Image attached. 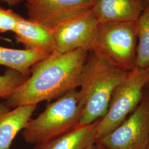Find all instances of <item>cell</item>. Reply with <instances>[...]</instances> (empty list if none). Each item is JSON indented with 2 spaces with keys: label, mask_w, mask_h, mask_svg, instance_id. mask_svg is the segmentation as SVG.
Wrapping results in <instances>:
<instances>
[{
  "label": "cell",
  "mask_w": 149,
  "mask_h": 149,
  "mask_svg": "<svg viewBox=\"0 0 149 149\" xmlns=\"http://www.w3.org/2000/svg\"><path fill=\"white\" fill-rule=\"evenodd\" d=\"M89 52L77 49L65 53L54 51L35 64L26 81L3 102L11 109L56 100L79 87Z\"/></svg>",
  "instance_id": "obj_1"
},
{
  "label": "cell",
  "mask_w": 149,
  "mask_h": 149,
  "mask_svg": "<svg viewBox=\"0 0 149 149\" xmlns=\"http://www.w3.org/2000/svg\"><path fill=\"white\" fill-rule=\"evenodd\" d=\"M128 72L89 52L80 76L77 93L81 111L79 124H90L106 115L113 91Z\"/></svg>",
  "instance_id": "obj_2"
},
{
  "label": "cell",
  "mask_w": 149,
  "mask_h": 149,
  "mask_svg": "<svg viewBox=\"0 0 149 149\" xmlns=\"http://www.w3.org/2000/svg\"><path fill=\"white\" fill-rule=\"evenodd\" d=\"M78 90L74 89L49 103L37 117L31 119L22 131V138L31 145H37L68 133L79 122L81 111Z\"/></svg>",
  "instance_id": "obj_3"
},
{
  "label": "cell",
  "mask_w": 149,
  "mask_h": 149,
  "mask_svg": "<svg viewBox=\"0 0 149 149\" xmlns=\"http://www.w3.org/2000/svg\"><path fill=\"white\" fill-rule=\"evenodd\" d=\"M136 21L99 23L91 52L119 69L130 71L136 66Z\"/></svg>",
  "instance_id": "obj_4"
},
{
  "label": "cell",
  "mask_w": 149,
  "mask_h": 149,
  "mask_svg": "<svg viewBox=\"0 0 149 149\" xmlns=\"http://www.w3.org/2000/svg\"><path fill=\"white\" fill-rule=\"evenodd\" d=\"M149 83V68H135L129 71L113 91L107 112L96 127L95 141L111 133L133 112L141 101L145 87Z\"/></svg>",
  "instance_id": "obj_5"
},
{
  "label": "cell",
  "mask_w": 149,
  "mask_h": 149,
  "mask_svg": "<svg viewBox=\"0 0 149 149\" xmlns=\"http://www.w3.org/2000/svg\"><path fill=\"white\" fill-rule=\"evenodd\" d=\"M103 149H146L149 146V91L138 106L111 133L97 140Z\"/></svg>",
  "instance_id": "obj_6"
},
{
  "label": "cell",
  "mask_w": 149,
  "mask_h": 149,
  "mask_svg": "<svg viewBox=\"0 0 149 149\" xmlns=\"http://www.w3.org/2000/svg\"><path fill=\"white\" fill-rule=\"evenodd\" d=\"M99 23L92 9H87L71 16L52 30L55 50L65 53L77 49L91 52L98 33Z\"/></svg>",
  "instance_id": "obj_7"
},
{
  "label": "cell",
  "mask_w": 149,
  "mask_h": 149,
  "mask_svg": "<svg viewBox=\"0 0 149 149\" xmlns=\"http://www.w3.org/2000/svg\"><path fill=\"white\" fill-rule=\"evenodd\" d=\"M93 0H28L29 19L50 30L71 16L92 8Z\"/></svg>",
  "instance_id": "obj_8"
},
{
  "label": "cell",
  "mask_w": 149,
  "mask_h": 149,
  "mask_svg": "<svg viewBox=\"0 0 149 149\" xmlns=\"http://www.w3.org/2000/svg\"><path fill=\"white\" fill-rule=\"evenodd\" d=\"M92 10L99 23L136 21L145 9L141 0H93Z\"/></svg>",
  "instance_id": "obj_9"
},
{
  "label": "cell",
  "mask_w": 149,
  "mask_h": 149,
  "mask_svg": "<svg viewBox=\"0 0 149 149\" xmlns=\"http://www.w3.org/2000/svg\"><path fill=\"white\" fill-rule=\"evenodd\" d=\"M37 105L18 107L11 109L0 103V149H11L13 139L27 126Z\"/></svg>",
  "instance_id": "obj_10"
},
{
  "label": "cell",
  "mask_w": 149,
  "mask_h": 149,
  "mask_svg": "<svg viewBox=\"0 0 149 149\" xmlns=\"http://www.w3.org/2000/svg\"><path fill=\"white\" fill-rule=\"evenodd\" d=\"M17 43L26 49L43 51L51 54L55 50L52 31L37 22L22 17L13 31Z\"/></svg>",
  "instance_id": "obj_11"
},
{
  "label": "cell",
  "mask_w": 149,
  "mask_h": 149,
  "mask_svg": "<svg viewBox=\"0 0 149 149\" xmlns=\"http://www.w3.org/2000/svg\"><path fill=\"white\" fill-rule=\"evenodd\" d=\"M100 119L87 125L78 124L58 138L34 145L33 149H85L95 143V130Z\"/></svg>",
  "instance_id": "obj_12"
},
{
  "label": "cell",
  "mask_w": 149,
  "mask_h": 149,
  "mask_svg": "<svg viewBox=\"0 0 149 149\" xmlns=\"http://www.w3.org/2000/svg\"><path fill=\"white\" fill-rule=\"evenodd\" d=\"M50 54L29 49H14L0 46V65L29 77L32 67Z\"/></svg>",
  "instance_id": "obj_13"
},
{
  "label": "cell",
  "mask_w": 149,
  "mask_h": 149,
  "mask_svg": "<svg viewBox=\"0 0 149 149\" xmlns=\"http://www.w3.org/2000/svg\"><path fill=\"white\" fill-rule=\"evenodd\" d=\"M136 22L137 50L136 68L149 67V7L145 8Z\"/></svg>",
  "instance_id": "obj_14"
},
{
  "label": "cell",
  "mask_w": 149,
  "mask_h": 149,
  "mask_svg": "<svg viewBox=\"0 0 149 149\" xmlns=\"http://www.w3.org/2000/svg\"><path fill=\"white\" fill-rule=\"evenodd\" d=\"M28 77L15 70H6L4 74L0 75V98L5 100Z\"/></svg>",
  "instance_id": "obj_15"
},
{
  "label": "cell",
  "mask_w": 149,
  "mask_h": 149,
  "mask_svg": "<svg viewBox=\"0 0 149 149\" xmlns=\"http://www.w3.org/2000/svg\"><path fill=\"white\" fill-rule=\"evenodd\" d=\"M21 18L11 10H5L0 6V32H13Z\"/></svg>",
  "instance_id": "obj_16"
},
{
  "label": "cell",
  "mask_w": 149,
  "mask_h": 149,
  "mask_svg": "<svg viewBox=\"0 0 149 149\" xmlns=\"http://www.w3.org/2000/svg\"><path fill=\"white\" fill-rule=\"evenodd\" d=\"M28 0H0V1L5 2L7 5L9 6H15L21 3L22 2L26 1L27 2Z\"/></svg>",
  "instance_id": "obj_17"
},
{
  "label": "cell",
  "mask_w": 149,
  "mask_h": 149,
  "mask_svg": "<svg viewBox=\"0 0 149 149\" xmlns=\"http://www.w3.org/2000/svg\"><path fill=\"white\" fill-rule=\"evenodd\" d=\"M144 5L145 8L149 7V0H141Z\"/></svg>",
  "instance_id": "obj_18"
},
{
  "label": "cell",
  "mask_w": 149,
  "mask_h": 149,
  "mask_svg": "<svg viewBox=\"0 0 149 149\" xmlns=\"http://www.w3.org/2000/svg\"><path fill=\"white\" fill-rule=\"evenodd\" d=\"M85 149H96V145L95 143L91 144L87 146Z\"/></svg>",
  "instance_id": "obj_19"
},
{
  "label": "cell",
  "mask_w": 149,
  "mask_h": 149,
  "mask_svg": "<svg viewBox=\"0 0 149 149\" xmlns=\"http://www.w3.org/2000/svg\"><path fill=\"white\" fill-rule=\"evenodd\" d=\"M96 149H102V148L101 146H100V145H97V144H96Z\"/></svg>",
  "instance_id": "obj_20"
},
{
  "label": "cell",
  "mask_w": 149,
  "mask_h": 149,
  "mask_svg": "<svg viewBox=\"0 0 149 149\" xmlns=\"http://www.w3.org/2000/svg\"><path fill=\"white\" fill-rule=\"evenodd\" d=\"M146 87H148V88H149V84H148V85L146 86Z\"/></svg>",
  "instance_id": "obj_21"
},
{
  "label": "cell",
  "mask_w": 149,
  "mask_h": 149,
  "mask_svg": "<svg viewBox=\"0 0 149 149\" xmlns=\"http://www.w3.org/2000/svg\"><path fill=\"white\" fill-rule=\"evenodd\" d=\"M146 149H149V146H148V148H147Z\"/></svg>",
  "instance_id": "obj_22"
},
{
  "label": "cell",
  "mask_w": 149,
  "mask_h": 149,
  "mask_svg": "<svg viewBox=\"0 0 149 149\" xmlns=\"http://www.w3.org/2000/svg\"></svg>",
  "instance_id": "obj_23"
}]
</instances>
